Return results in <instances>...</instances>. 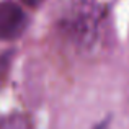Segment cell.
<instances>
[{
    "instance_id": "4",
    "label": "cell",
    "mask_w": 129,
    "mask_h": 129,
    "mask_svg": "<svg viewBox=\"0 0 129 129\" xmlns=\"http://www.w3.org/2000/svg\"><path fill=\"white\" fill-rule=\"evenodd\" d=\"M28 5H31V7H36L38 3H41V0H25Z\"/></svg>"
},
{
    "instance_id": "3",
    "label": "cell",
    "mask_w": 129,
    "mask_h": 129,
    "mask_svg": "<svg viewBox=\"0 0 129 129\" xmlns=\"http://www.w3.org/2000/svg\"><path fill=\"white\" fill-rule=\"evenodd\" d=\"M12 52H3L0 54V88L5 83L7 77H8L10 67H12Z\"/></svg>"
},
{
    "instance_id": "2",
    "label": "cell",
    "mask_w": 129,
    "mask_h": 129,
    "mask_svg": "<svg viewBox=\"0 0 129 129\" xmlns=\"http://www.w3.org/2000/svg\"><path fill=\"white\" fill-rule=\"evenodd\" d=\"M0 129H29V121L23 114H8L0 121Z\"/></svg>"
},
{
    "instance_id": "1",
    "label": "cell",
    "mask_w": 129,
    "mask_h": 129,
    "mask_svg": "<svg viewBox=\"0 0 129 129\" xmlns=\"http://www.w3.org/2000/svg\"><path fill=\"white\" fill-rule=\"evenodd\" d=\"M26 13L18 3L5 0L0 2V39H15L26 28Z\"/></svg>"
},
{
    "instance_id": "5",
    "label": "cell",
    "mask_w": 129,
    "mask_h": 129,
    "mask_svg": "<svg viewBox=\"0 0 129 129\" xmlns=\"http://www.w3.org/2000/svg\"><path fill=\"white\" fill-rule=\"evenodd\" d=\"M106 124H108V123H101V124H98L95 129H106Z\"/></svg>"
}]
</instances>
